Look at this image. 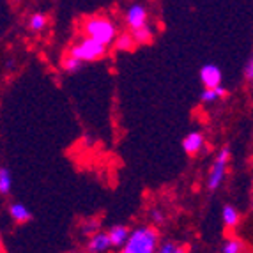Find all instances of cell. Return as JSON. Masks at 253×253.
Segmentation results:
<instances>
[{
    "label": "cell",
    "instance_id": "obj_3",
    "mask_svg": "<svg viewBox=\"0 0 253 253\" xmlns=\"http://www.w3.org/2000/svg\"><path fill=\"white\" fill-rule=\"evenodd\" d=\"M106 48L108 46H105L103 42L85 36V38H82L76 44H73L71 50H69V55L80 59L82 62H94V60H99L105 57Z\"/></svg>",
    "mask_w": 253,
    "mask_h": 253
},
{
    "label": "cell",
    "instance_id": "obj_9",
    "mask_svg": "<svg viewBox=\"0 0 253 253\" xmlns=\"http://www.w3.org/2000/svg\"><path fill=\"white\" fill-rule=\"evenodd\" d=\"M87 248L90 252H96V253H101V252H108L112 246H110V239H108V234L106 232H94L90 234V239L87 243Z\"/></svg>",
    "mask_w": 253,
    "mask_h": 253
},
{
    "label": "cell",
    "instance_id": "obj_10",
    "mask_svg": "<svg viewBox=\"0 0 253 253\" xmlns=\"http://www.w3.org/2000/svg\"><path fill=\"white\" fill-rule=\"evenodd\" d=\"M9 214H11V218L16 221V223H27V221H30L32 219V212L27 209L23 204H11V207H9Z\"/></svg>",
    "mask_w": 253,
    "mask_h": 253
},
{
    "label": "cell",
    "instance_id": "obj_13",
    "mask_svg": "<svg viewBox=\"0 0 253 253\" xmlns=\"http://www.w3.org/2000/svg\"><path fill=\"white\" fill-rule=\"evenodd\" d=\"M135 44H136L135 39L131 38L129 32H123V34L115 36V39H114V46H115V50L129 51V50H133V48H135Z\"/></svg>",
    "mask_w": 253,
    "mask_h": 253
},
{
    "label": "cell",
    "instance_id": "obj_20",
    "mask_svg": "<svg viewBox=\"0 0 253 253\" xmlns=\"http://www.w3.org/2000/svg\"><path fill=\"white\" fill-rule=\"evenodd\" d=\"M158 250H160L161 253H179V252H182L181 246H177L175 243H172V241L163 243L161 246H158Z\"/></svg>",
    "mask_w": 253,
    "mask_h": 253
},
{
    "label": "cell",
    "instance_id": "obj_21",
    "mask_svg": "<svg viewBox=\"0 0 253 253\" xmlns=\"http://www.w3.org/2000/svg\"><path fill=\"white\" fill-rule=\"evenodd\" d=\"M243 75H245L246 80L252 82V78H253V59H252V57L246 60L245 68H243Z\"/></svg>",
    "mask_w": 253,
    "mask_h": 253
},
{
    "label": "cell",
    "instance_id": "obj_5",
    "mask_svg": "<svg viewBox=\"0 0 253 253\" xmlns=\"http://www.w3.org/2000/svg\"><path fill=\"white\" fill-rule=\"evenodd\" d=\"M126 23L129 29H136L149 23V11L144 4H133L126 11Z\"/></svg>",
    "mask_w": 253,
    "mask_h": 253
},
{
    "label": "cell",
    "instance_id": "obj_4",
    "mask_svg": "<svg viewBox=\"0 0 253 253\" xmlns=\"http://www.w3.org/2000/svg\"><path fill=\"white\" fill-rule=\"evenodd\" d=\"M230 156H232L230 147H223L218 152L216 161L212 163L211 172H209V179H207V188H209L211 191L218 190L219 186H221V182H223L225 173H227V165H228V161H230Z\"/></svg>",
    "mask_w": 253,
    "mask_h": 253
},
{
    "label": "cell",
    "instance_id": "obj_23",
    "mask_svg": "<svg viewBox=\"0 0 253 253\" xmlns=\"http://www.w3.org/2000/svg\"><path fill=\"white\" fill-rule=\"evenodd\" d=\"M2 250H4V246H2V243H0V252H2Z\"/></svg>",
    "mask_w": 253,
    "mask_h": 253
},
{
    "label": "cell",
    "instance_id": "obj_22",
    "mask_svg": "<svg viewBox=\"0 0 253 253\" xmlns=\"http://www.w3.org/2000/svg\"><path fill=\"white\" fill-rule=\"evenodd\" d=\"M152 219L156 221V223H163L165 221V216H163V212L160 211V209H152Z\"/></svg>",
    "mask_w": 253,
    "mask_h": 253
},
{
    "label": "cell",
    "instance_id": "obj_15",
    "mask_svg": "<svg viewBox=\"0 0 253 253\" xmlns=\"http://www.w3.org/2000/svg\"><path fill=\"white\" fill-rule=\"evenodd\" d=\"M11 186H13V181H11V173H9L7 169H0V195H9L11 191Z\"/></svg>",
    "mask_w": 253,
    "mask_h": 253
},
{
    "label": "cell",
    "instance_id": "obj_7",
    "mask_svg": "<svg viewBox=\"0 0 253 253\" xmlns=\"http://www.w3.org/2000/svg\"><path fill=\"white\" fill-rule=\"evenodd\" d=\"M204 142H206V138H204L202 133L195 131V133H190L188 136H184V140H182V149H184V152L188 156H195V154L204 147Z\"/></svg>",
    "mask_w": 253,
    "mask_h": 253
},
{
    "label": "cell",
    "instance_id": "obj_19",
    "mask_svg": "<svg viewBox=\"0 0 253 253\" xmlns=\"http://www.w3.org/2000/svg\"><path fill=\"white\" fill-rule=\"evenodd\" d=\"M200 99H202V103H214L219 97H218V94H216L214 87H212V89H207L206 87V90H202V94H200Z\"/></svg>",
    "mask_w": 253,
    "mask_h": 253
},
{
    "label": "cell",
    "instance_id": "obj_1",
    "mask_svg": "<svg viewBox=\"0 0 253 253\" xmlns=\"http://www.w3.org/2000/svg\"><path fill=\"white\" fill-rule=\"evenodd\" d=\"M160 243V232L154 227H138L129 232L123 246L124 253H154Z\"/></svg>",
    "mask_w": 253,
    "mask_h": 253
},
{
    "label": "cell",
    "instance_id": "obj_14",
    "mask_svg": "<svg viewBox=\"0 0 253 253\" xmlns=\"http://www.w3.org/2000/svg\"><path fill=\"white\" fill-rule=\"evenodd\" d=\"M48 23V16L44 13H36L30 16L29 20V29L32 30V32H41L44 27H46Z\"/></svg>",
    "mask_w": 253,
    "mask_h": 253
},
{
    "label": "cell",
    "instance_id": "obj_8",
    "mask_svg": "<svg viewBox=\"0 0 253 253\" xmlns=\"http://www.w3.org/2000/svg\"><path fill=\"white\" fill-rule=\"evenodd\" d=\"M106 234H108L110 246L112 248H123L127 236H129V228L126 225H114Z\"/></svg>",
    "mask_w": 253,
    "mask_h": 253
},
{
    "label": "cell",
    "instance_id": "obj_16",
    "mask_svg": "<svg viewBox=\"0 0 253 253\" xmlns=\"http://www.w3.org/2000/svg\"><path fill=\"white\" fill-rule=\"evenodd\" d=\"M82 66H84V62H82L80 59H76V57H73V55H68V57H64V60H62V68L66 69L68 73H76V71H80Z\"/></svg>",
    "mask_w": 253,
    "mask_h": 253
},
{
    "label": "cell",
    "instance_id": "obj_11",
    "mask_svg": "<svg viewBox=\"0 0 253 253\" xmlns=\"http://www.w3.org/2000/svg\"><path fill=\"white\" fill-rule=\"evenodd\" d=\"M131 38L135 39V42H138V44H145V42H149L152 39V29L149 27V23H145V25L142 27H136V29H131Z\"/></svg>",
    "mask_w": 253,
    "mask_h": 253
},
{
    "label": "cell",
    "instance_id": "obj_12",
    "mask_svg": "<svg viewBox=\"0 0 253 253\" xmlns=\"http://www.w3.org/2000/svg\"><path fill=\"white\" fill-rule=\"evenodd\" d=\"M221 218H223L225 227L234 228V227H237V223H239L241 214L237 212L236 207H232V206H225V207H223V211H221Z\"/></svg>",
    "mask_w": 253,
    "mask_h": 253
},
{
    "label": "cell",
    "instance_id": "obj_6",
    "mask_svg": "<svg viewBox=\"0 0 253 253\" xmlns=\"http://www.w3.org/2000/svg\"><path fill=\"white\" fill-rule=\"evenodd\" d=\"M200 80H202V84L206 85L207 89H212V87L221 84V71L214 64H206L200 69Z\"/></svg>",
    "mask_w": 253,
    "mask_h": 253
},
{
    "label": "cell",
    "instance_id": "obj_2",
    "mask_svg": "<svg viewBox=\"0 0 253 253\" xmlns=\"http://www.w3.org/2000/svg\"><path fill=\"white\" fill-rule=\"evenodd\" d=\"M84 34L87 38H92L96 41L103 42L105 46H108V44L114 42L115 36H117V27L106 16H92L89 20H85Z\"/></svg>",
    "mask_w": 253,
    "mask_h": 253
},
{
    "label": "cell",
    "instance_id": "obj_18",
    "mask_svg": "<svg viewBox=\"0 0 253 253\" xmlns=\"http://www.w3.org/2000/svg\"><path fill=\"white\" fill-rule=\"evenodd\" d=\"M97 228H101L99 219H89L87 223H84V227H82V232H84V234H94V232H97Z\"/></svg>",
    "mask_w": 253,
    "mask_h": 253
},
{
    "label": "cell",
    "instance_id": "obj_17",
    "mask_svg": "<svg viewBox=\"0 0 253 253\" xmlns=\"http://www.w3.org/2000/svg\"><path fill=\"white\" fill-rule=\"evenodd\" d=\"M243 250H245V243L241 239H236V237L227 239L223 245V253H239Z\"/></svg>",
    "mask_w": 253,
    "mask_h": 253
}]
</instances>
